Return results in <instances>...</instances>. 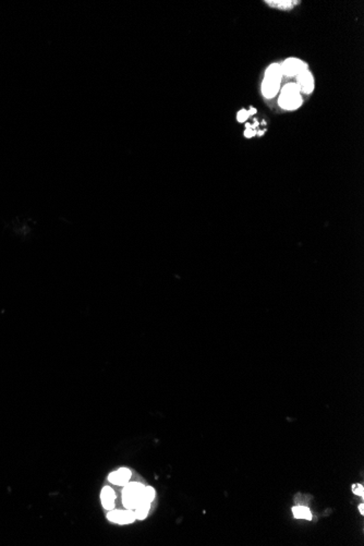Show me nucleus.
Wrapping results in <instances>:
<instances>
[{
    "instance_id": "obj_5",
    "label": "nucleus",
    "mask_w": 364,
    "mask_h": 546,
    "mask_svg": "<svg viewBox=\"0 0 364 546\" xmlns=\"http://www.w3.org/2000/svg\"><path fill=\"white\" fill-rule=\"evenodd\" d=\"M107 518H108V520L111 522H115V524H118V525H129V524H132L135 520H137V518H135L134 515V511L131 509H125V510H117V509H113V510H109L108 515H107Z\"/></svg>"
},
{
    "instance_id": "obj_11",
    "label": "nucleus",
    "mask_w": 364,
    "mask_h": 546,
    "mask_svg": "<svg viewBox=\"0 0 364 546\" xmlns=\"http://www.w3.org/2000/svg\"><path fill=\"white\" fill-rule=\"evenodd\" d=\"M292 512H293V516L298 518V519H306V520L312 519V513H311L309 508L305 507V506L293 507Z\"/></svg>"
},
{
    "instance_id": "obj_6",
    "label": "nucleus",
    "mask_w": 364,
    "mask_h": 546,
    "mask_svg": "<svg viewBox=\"0 0 364 546\" xmlns=\"http://www.w3.org/2000/svg\"><path fill=\"white\" fill-rule=\"evenodd\" d=\"M298 85L300 87V91L305 94H311L314 90V79L307 69L298 74Z\"/></svg>"
},
{
    "instance_id": "obj_9",
    "label": "nucleus",
    "mask_w": 364,
    "mask_h": 546,
    "mask_svg": "<svg viewBox=\"0 0 364 546\" xmlns=\"http://www.w3.org/2000/svg\"><path fill=\"white\" fill-rule=\"evenodd\" d=\"M149 509H151V503L141 499V502H140L139 505L135 507V509L133 510L135 518H137V519H140V520L145 519V518L148 515Z\"/></svg>"
},
{
    "instance_id": "obj_12",
    "label": "nucleus",
    "mask_w": 364,
    "mask_h": 546,
    "mask_svg": "<svg viewBox=\"0 0 364 546\" xmlns=\"http://www.w3.org/2000/svg\"><path fill=\"white\" fill-rule=\"evenodd\" d=\"M154 498H155V489L151 486H147V487H144L143 489V493H142V499L143 501H146L152 503L154 501Z\"/></svg>"
},
{
    "instance_id": "obj_13",
    "label": "nucleus",
    "mask_w": 364,
    "mask_h": 546,
    "mask_svg": "<svg viewBox=\"0 0 364 546\" xmlns=\"http://www.w3.org/2000/svg\"><path fill=\"white\" fill-rule=\"evenodd\" d=\"M255 113H256V109H253V108H252L250 111L245 110V109H241L237 115V119H238V121H239V122H244V121L248 119L252 114H255Z\"/></svg>"
},
{
    "instance_id": "obj_2",
    "label": "nucleus",
    "mask_w": 364,
    "mask_h": 546,
    "mask_svg": "<svg viewBox=\"0 0 364 546\" xmlns=\"http://www.w3.org/2000/svg\"><path fill=\"white\" fill-rule=\"evenodd\" d=\"M300 87L297 83L286 84L281 91L278 104L283 109L295 110L302 105Z\"/></svg>"
},
{
    "instance_id": "obj_10",
    "label": "nucleus",
    "mask_w": 364,
    "mask_h": 546,
    "mask_svg": "<svg viewBox=\"0 0 364 546\" xmlns=\"http://www.w3.org/2000/svg\"><path fill=\"white\" fill-rule=\"evenodd\" d=\"M265 2L269 4L270 7L282 9V10H289V9H291L293 6L300 3V1H297V0H276V1H275V0H267V1Z\"/></svg>"
},
{
    "instance_id": "obj_14",
    "label": "nucleus",
    "mask_w": 364,
    "mask_h": 546,
    "mask_svg": "<svg viewBox=\"0 0 364 546\" xmlns=\"http://www.w3.org/2000/svg\"><path fill=\"white\" fill-rule=\"evenodd\" d=\"M352 488H353V492H354V494H356V495L363 496V494H364V493H363V492H364L363 485H361V484L353 485V487H352Z\"/></svg>"
},
{
    "instance_id": "obj_16",
    "label": "nucleus",
    "mask_w": 364,
    "mask_h": 546,
    "mask_svg": "<svg viewBox=\"0 0 364 546\" xmlns=\"http://www.w3.org/2000/svg\"><path fill=\"white\" fill-rule=\"evenodd\" d=\"M363 508H364V507H363V505H360V506H359V509H360V512L362 513V515H363V512H364V509H363Z\"/></svg>"
},
{
    "instance_id": "obj_7",
    "label": "nucleus",
    "mask_w": 364,
    "mask_h": 546,
    "mask_svg": "<svg viewBox=\"0 0 364 546\" xmlns=\"http://www.w3.org/2000/svg\"><path fill=\"white\" fill-rule=\"evenodd\" d=\"M131 471L127 468H121L119 470L115 471V472H111L108 477V480L110 483L116 484V485H119V486H124L125 484H128L130 482V479H131Z\"/></svg>"
},
{
    "instance_id": "obj_4",
    "label": "nucleus",
    "mask_w": 364,
    "mask_h": 546,
    "mask_svg": "<svg viewBox=\"0 0 364 546\" xmlns=\"http://www.w3.org/2000/svg\"><path fill=\"white\" fill-rule=\"evenodd\" d=\"M281 68L283 76L297 77L298 74H300L302 71L307 69V64L299 59L289 58L283 64H281Z\"/></svg>"
},
{
    "instance_id": "obj_3",
    "label": "nucleus",
    "mask_w": 364,
    "mask_h": 546,
    "mask_svg": "<svg viewBox=\"0 0 364 546\" xmlns=\"http://www.w3.org/2000/svg\"><path fill=\"white\" fill-rule=\"evenodd\" d=\"M144 485L139 482H132L124 485L122 491V504L125 509L134 510L142 499Z\"/></svg>"
},
{
    "instance_id": "obj_8",
    "label": "nucleus",
    "mask_w": 364,
    "mask_h": 546,
    "mask_svg": "<svg viewBox=\"0 0 364 546\" xmlns=\"http://www.w3.org/2000/svg\"><path fill=\"white\" fill-rule=\"evenodd\" d=\"M101 499L102 507H104L105 509H107V510L115 509L116 494H115L113 488L108 487V486L102 488L101 494Z\"/></svg>"
},
{
    "instance_id": "obj_1",
    "label": "nucleus",
    "mask_w": 364,
    "mask_h": 546,
    "mask_svg": "<svg viewBox=\"0 0 364 546\" xmlns=\"http://www.w3.org/2000/svg\"><path fill=\"white\" fill-rule=\"evenodd\" d=\"M283 73L279 63H273L266 69L265 77L262 83V93L266 99H273L281 90Z\"/></svg>"
},
{
    "instance_id": "obj_15",
    "label": "nucleus",
    "mask_w": 364,
    "mask_h": 546,
    "mask_svg": "<svg viewBox=\"0 0 364 546\" xmlns=\"http://www.w3.org/2000/svg\"><path fill=\"white\" fill-rule=\"evenodd\" d=\"M255 135V131L253 129H252L251 124H246V130L244 131V137L245 138H252Z\"/></svg>"
}]
</instances>
